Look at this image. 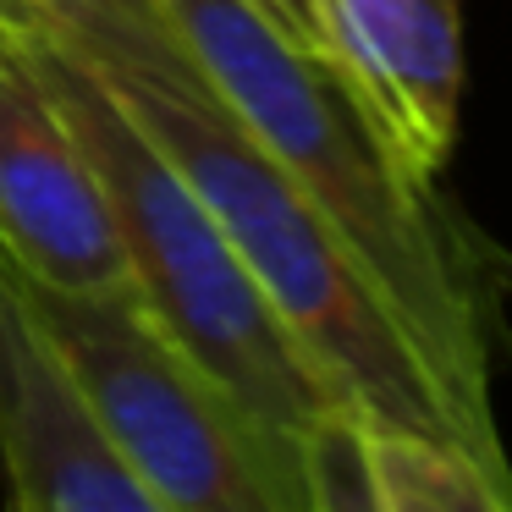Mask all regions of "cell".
<instances>
[{"mask_svg":"<svg viewBox=\"0 0 512 512\" xmlns=\"http://www.w3.org/2000/svg\"><path fill=\"white\" fill-rule=\"evenodd\" d=\"M0 6L23 34L28 61L39 67L45 89L61 100V111L72 116L83 149H89V166L111 199L116 232H122L127 281H133L144 314L166 331L177 353H188L259 424L270 446L309 463L314 430L347 413V402L314 369L298 336L281 325V314L248 276L243 254L221 232L210 204L144 133V122L127 111L116 83L34 12H23L12 0H0Z\"/></svg>","mask_w":512,"mask_h":512,"instance_id":"7a4b0ae2","label":"cell"},{"mask_svg":"<svg viewBox=\"0 0 512 512\" xmlns=\"http://www.w3.org/2000/svg\"><path fill=\"white\" fill-rule=\"evenodd\" d=\"M39 23H50L61 39L83 50L89 61L111 72H144L171 83H204L199 61L166 23L160 0H12Z\"/></svg>","mask_w":512,"mask_h":512,"instance_id":"9c48e42d","label":"cell"},{"mask_svg":"<svg viewBox=\"0 0 512 512\" xmlns=\"http://www.w3.org/2000/svg\"><path fill=\"white\" fill-rule=\"evenodd\" d=\"M380 512H512V485H501L457 441L402 430H364Z\"/></svg>","mask_w":512,"mask_h":512,"instance_id":"ba28073f","label":"cell"},{"mask_svg":"<svg viewBox=\"0 0 512 512\" xmlns=\"http://www.w3.org/2000/svg\"><path fill=\"white\" fill-rule=\"evenodd\" d=\"M0 468L12 512H166L89 419L0 270Z\"/></svg>","mask_w":512,"mask_h":512,"instance_id":"52a82bcc","label":"cell"},{"mask_svg":"<svg viewBox=\"0 0 512 512\" xmlns=\"http://www.w3.org/2000/svg\"><path fill=\"white\" fill-rule=\"evenodd\" d=\"M0 270L89 419L166 512H314L309 463L270 446L259 424L166 342L133 281L61 292L6 259Z\"/></svg>","mask_w":512,"mask_h":512,"instance_id":"277c9868","label":"cell"},{"mask_svg":"<svg viewBox=\"0 0 512 512\" xmlns=\"http://www.w3.org/2000/svg\"><path fill=\"white\" fill-rule=\"evenodd\" d=\"M100 72L116 83L144 133L171 155V166L193 182V193L210 204L221 232L243 254L248 276L259 281L281 325L298 336V347L314 358V369L336 386L347 413L364 430L435 435V441L463 446V430L430 364L408 342L369 270L336 237V226L314 210L309 193L221 105L210 78L171 83L144 78V72Z\"/></svg>","mask_w":512,"mask_h":512,"instance_id":"3957f363","label":"cell"},{"mask_svg":"<svg viewBox=\"0 0 512 512\" xmlns=\"http://www.w3.org/2000/svg\"><path fill=\"white\" fill-rule=\"evenodd\" d=\"M160 12L221 105L309 193L314 210L369 270L408 342L430 364L463 446L501 485H512L490 408V347L507 287L490 243L441 199V188L397 166L331 61L281 39L243 0H160Z\"/></svg>","mask_w":512,"mask_h":512,"instance_id":"6da1fadb","label":"cell"},{"mask_svg":"<svg viewBox=\"0 0 512 512\" xmlns=\"http://www.w3.org/2000/svg\"><path fill=\"white\" fill-rule=\"evenodd\" d=\"M0 259L61 292L127 287L111 199L0 6Z\"/></svg>","mask_w":512,"mask_h":512,"instance_id":"5b68a950","label":"cell"},{"mask_svg":"<svg viewBox=\"0 0 512 512\" xmlns=\"http://www.w3.org/2000/svg\"><path fill=\"white\" fill-rule=\"evenodd\" d=\"M309 485L314 512H380L375 468H369V435L358 419L336 413L309 441Z\"/></svg>","mask_w":512,"mask_h":512,"instance_id":"30bf717a","label":"cell"},{"mask_svg":"<svg viewBox=\"0 0 512 512\" xmlns=\"http://www.w3.org/2000/svg\"><path fill=\"white\" fill-rule=\"evenodd\" d=\"M248 12H259L281 39H292L298 50L325 61V34H320V17H314V0H243Z\"/></svg>","mask_w":512,"mask_h":512,"instance_id":"8fae6325","label":"cell"},{"mask_svg":"<svg viewBox=\"0 0 512 512\" xmlns=\"http://www.w3.org/2000/svg\"><path fill=\"white\" fill-rule=\"evenodd\" d=\"M325 61L397 166L441 182L463 111V0H314Z\"/></svg>","mask_w":512,"mask_h":512,"instance_id":"8992f818","label":"cell"}]
</instances>
